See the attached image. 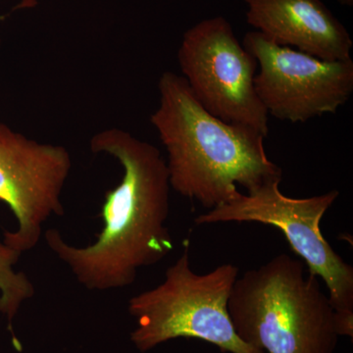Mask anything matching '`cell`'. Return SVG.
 Masks as SVG:
<instances>
[{
    "mask_svg": "<svg viewBox=\"0 0 353 353\" xmlns=\"http://www.w3.org/2000/svg\"><path fill=\"white\" fill-rule=\"evenodd\" d=\"M246 22L273 43L327 61L350 59L347 28L322 0H243Z\"/></svg>",
    "mask_w": 353,
    "mask_h": 353,
    "instance_id": "9",
    "label": "cell"
},
{
    "mask_svg": "<svg viewBox=\"0 0 353 353\" xmlns=\"http://www.w3.org/2000/svg\"><path fill=\"white\" fill-rule=\"evenodd\" d=\"M228 311L241 340L264 353H334L340 338L318 277L285 253L239 276Z\"/></svg>",
    "mask_w": 353,
    "mask_h": 353,
    "instance_id": "3",
    "label": "cell"
},
{
    "mask_svg": "<svg viewBox=\"0 0 353 353\" xmlns=\"http://www.w3.org/2000/svg\"><path fill=\"white\" fill-rule=\"evenodd\" d=\"M21 255L22 253L0 240V313L7 318L14 345L19 350L20 343L13 332V319L19 312L22 304L31 299L36 292L34 284L24 272L14 270Z\"/></svg>",
    "mask_w": 353,
    "mask_h": 353,
    "instance_id": "10",
    "label": "cell"
},
{
    "mask_svg": "<svg viewBox=\"0 0 353 353\" xmlns=\"http://www.w3.org/2000/svg\"><path fill=\"white\" fill-rule=\"evenodd\" d=\"M72 168L61 145L39 143L0 123V201L12 211L18 228L3 241L20 253L41 240L44 223L65 214L62 190Z\"/></svg>",
    "mask_w": 353,
    "mask_h": 353,
    "instance_id": "8",
    "label": "cell"
},
{
    "mask_svg": "<svg viewBox=\"0 0 353 353\" xmlns=\"http://www.w3.org/2000/svg\"><path fill=\"white\" fill-rule=\"evenodd\" d=\"M178 60L192 94L209 113L268 136L269 115L254 87L259 64L226 18L202 20L188 30Z\"/></svg>",
    "mask_w": 353,
    "mask_h": 353,
    "instance_id": "6",
    "label": "cell"
},
{
    "mask_svg": "<svg viewBox=\"0 0 353 353\" xmlns=\"http://www.w3.org/2000/svg\"><path fill=\"white\" fill-rule=\"evenodd\" d=\"M158 90L159 105L150 122L167 152L171 189L210 210L240 196L239 185L250 192L282 180L261 132L209 113L182 76L164 72Z\"/></svg>",
    "mask_w": 353,
    "mask_h": 353,
    "instance_id": "2",
    "label": "cell"
},
{
    "mask_svg": "<svg viewBox=\"0 0 353 353\" xmlns=\"http://www.w3.org/2000/svg\"><path fill=\"white\" fill-rule=\"evenodd\" d=\"M239 276L240 269L231 263L196 273L185 248L161 284L130 299L128 310L137 320L131 334L134 347L146 352L185 338L206 341L222 352L264 353L241 340L230 318L228 301Z\"/></svg>",
    "mask_w": 353,
    "mask_h": 353,
    "instance_id": "4",
    "label": "cell"
},
{
    "mask_svg": "<svg viewBox=\"0 0 353 353\" xmlns=\"http://www.w3.org/2000/svg\"><path fill=\"white\" fill-rule=\"evenodd\" d=\"M243 46L255 58L254 87L268 115L304 123L336 113L353 92V61H327L246 32Z\"/></svg>",
    "mask_w": 353,
    "mask_h": 353,
    "instance_id": "7",
    "label": "cell"
},
{
    "mask_svg": "<svg viewBox=\"0 0 353 353\" xmlns=\"http://www.w3.org/2000/svg\"><path fill=\"white\" fill-rule=\"evenodd\" d=\"M340 2V4L343 6L347 7H352L353 6V0H338Z\"/></svg>",
    "mask_w": 353,
    "mask_h": 353,
    "instance_id": "11",
    "label": "cell"
},
{
    "mask_svg": "<svg viewBox=\"0 0 353 353\" xmlns=\"http://www.w3.org/2000/svg\"><path fill=\"white\" fill-rule=\"evenodd\" d=\"M282 180L260 185L233 201L197 216L196 225L217 223H260L280 230L309 273L327 285L336 313L339 336L353 338V268L334 252L321 232L323 216L340 196L339 190L305 199L283 194Z\"/></svg>",
    "mask_w": 353,
    "mask_h": 353,
    "instance_id": "5",
    "label": "cell"
},
{
    "mask_svg": "<svg viewBox=\"0 0 353 353\" xmlns=\"http://www.w3.org/2000/svg\"><path fill=\"white\" fill-rule=\"evenodd\" d=\"M90 145L94 153L116 158L123 168L119 185L104 196L101 232L94 243L81 248L67 243L57 229L48 230L44 240L85 289H123L134 284L141 268L159 263L173 250L167 225L168 169L157 146L124 130L97 132Z\"/></svg>",
    "mask_w": 353,
    "mask_h": 353,
    "instance_id": "1",
    "label": "cell"
}]
</instances>
